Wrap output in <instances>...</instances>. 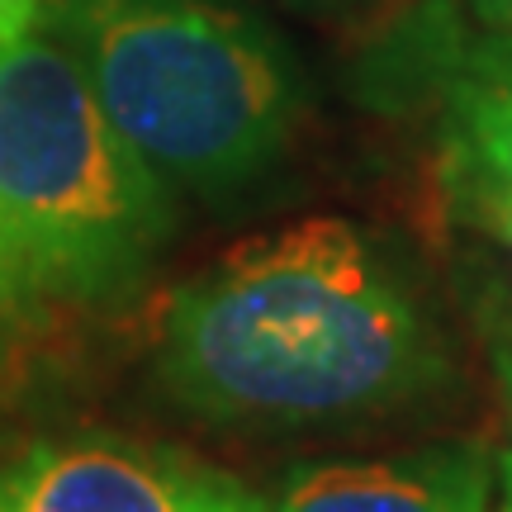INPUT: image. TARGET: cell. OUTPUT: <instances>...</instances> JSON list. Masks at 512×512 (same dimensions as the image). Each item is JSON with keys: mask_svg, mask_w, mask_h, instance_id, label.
<instances>
[{"mask_svg": "<svg viewBox=\"0 0 512 512\" xmlns=\"http://www.w3.org/2000/svg\"><path fill=\"white\" fill-rule=\"evenodd\" d=\"M456 176L460 181H470L479 214L489 219V228H494L498 238H503V247L512 252V181H498V176H470V171H456Z\"/></svg>", "mask_w": 512, "mask_h": 512, "instance_id": "ba28073f", "label": "cell"}, {"mask_svg": "<svg viewBox=\"0 0 512 512\" xmlns=\"http://www.w3.org/2000/svg\"><path fill=\"white\" fill-rule=\"evenodd\" d=\"M494 370H498V389H503V446L494 451V475H498V498L494 512H512V337L494 342Z\"/></svg>", "mask_w": 512, "mask_h": 512, "instance_id": "52a82bcc", "label": "cell"}, {"mask_svg": "<svg viewBox=\"0 0 512 512\" xmlns=\"http://www.w3.org/2000/svg\"><path fill=\"white\" fill-rule=\"evenodd\" d=\"M494 451L437 441L375 460L290 465L266 489L271 512H494Z\"/></svg>", "mask_w": 512, "mask_h": 512, "instance_id": "5b68a950", "label": "cell"}, {"mask_svg": "<svg viewBox=\"0 0 512 512\" xmlns=\"http://www.w3.org/2000/svg\"><path fill=\"white\" fill-rule=\"evenodd\" d=\"M48 5L53 0H0V53L15 48L19 38L48 29Z\"/></svg>", "mask_w": 512, "mask_h": 512, "instance_id": "9c48e42d", "label": "cell"}, {"mask_svg": "<svg viewBox=\"0 0 512 512\" xmlns=\"http://www.w3.org/2000/svg\"><path fill=\"white\" fill-rule=\"evenodd\" d=\"M19 294H24V285H19L15 256H10V242H5V228H0V323L10 318V309H15Z\"/></svg>", "mask_w": 512, "mask_h": 512, "instance_id": "30bf717a", "label": "cell"}, {"mask_svg": "<svg viewBox=\"0 0 512 512\" xmlns=\"http://www.w3.org/2000/svg\"><path fill=\"white\" fill-rule=\"evenodd\" d=\"M475 5V15L489 24V29H503L512 34V0H470Z\"/></svg>", "mask_w": 512, "mask_h": 512, "instance_id": "8fae6325", "label": "cell"}, {"mask_svg": "<svg viewBox=\"0 0 512 512\" xmlns=\"http://www.w3.org/2000/svg\"><path fill=\"white\" fill-rule=\"evenodd\" d=\"M446 143L456 171L512 181V34L503 29L460 62L446 91Z\"/></svg>", "mask_w": 512, "mask_h": 512, "instance_id": "8992f818", "label": "cell"}, {"mask_svg": "<svg viewBox=\"0 0 512 512\" xmlns=\"http://www.w3.org/2000/svg\"><path fill=\"white\" fill-rule=\"evenodd\" d=\"M294 5H309V10H332V5H351V0H294Z\"/></svg>", "mask_w": 512, "mask_h": 512, "instance_id": "7c38bea8", "label": "cell"}, {"mask_svg": "<svg viewBox=\"0 0 512 512\" xmlns=\"http://www.w3.org/2000/svg\"><path fill=\"white\" fill-rule=\"evenodd\" d=\"M48 34L138 157L190 200L266 181L304 124L299 57L242 0H53Z\"/></svg>", "mask_w": 512, "mask_h": 512, "instance_id": "7a4b0ae2", "label": "cell"}, {"mask_svg": "<svg viewBox=\"0 0 512 512\" xmlns=\"http://www.w3.org/2000/svg\"><path fill=\"white\" fill-rule=\"evenodd\" d=\"M166 399L209 427H342L451 380L441 332L380 247L337 214L247 238L166 299Z\"/></svg>", "mask_w": 512, "mask_h": 512, "instance_id": "6da1fadb", "label": "cell"}, {"mask_svg": "<svg viewBox=\"0 0 512 512\" xmlns=\"http://www.w3.org/2000/svg\"><path fill=\"white\" fill-rule=\"evenodd\" d=\"M0 228L19 285L72 309L138 294L176 233V190L48 29L0 53Z\"/></svg>", "mask_w": 512, "mask_h": 512, "instance_id": "3957f363", "label": "cell"}, {"mask_svg": "<svg viewBox=\"0 0 512 512\" xmlns=\"http://www.w3.org/2000/svg\"><path fill=\"white\" fill-rule=\"evenodd\" d=\"M0 512H271L266 489L181 446L67 432L0 456Z\"/></svg>", "mask_w": 512, "mask_h": 512, "instance_id": "277c9868", "label": "cell"}]
</instances>
